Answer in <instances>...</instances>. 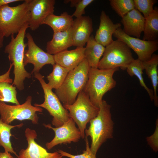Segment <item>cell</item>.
<instances>
[{
    "instance_id": "obj_1",
    "label": "cell",
    "mask_w": 158,
    "mask_h": 158,
    "mask_svg": "<svg viewBox=\"0 0 158 158\" xmlns=\"http://www.w3.org/2000/svg\"><path fill=\"white\" fill-rule=\"evenodd\" d=\"M97 115L90 121V125L85 131V136L91 140L90 149L96 155L102 144L113 137L114 122L111 118V106L103 100L99 106Z\"/></svg>"
},
{
    "instance_id": "obj_8",
    "label": "cell",
    "mask_w": 158,
    "mask_h": 158,
    "mask_svg": "<svg viewBox=\"0 0 158 158\" xmlns=\"http://www.w3.org/2000/svg\"><path fill=\"white\" fill-rule=\"evenodd\" d=\"M34 77L40 82L43 90L44 100L41 104L35 103L34 106L47 110L53 117L51 123L55 127L62 126L70 118L68 111L63 107L59 98L49 87L44 79V76L39 72L33 74Z\"/></svg>"
},
{
    "instance_id": "obj_24",
    "label": "cell",
    "mask_w": 158,
    "mask_h": 158,
    "mask_svg": "<svg viewBox=\"0 0 158 158\" xmlns=\"http://www.w3.org/2000/svg\"><path fill=\"white\" fill-rule=\"evenodd\" d=\"M23 125V123L16 125L7 124L4 122L0 117V146L4 148V152L13 154L18 158V155L13 150L10 140L11 137L13 136L11 131L15 127L20 128Z\"/></svg>"
},
{
    "instance_id": "obj_16",
    "label": "cell",
    "mask_w": 158,
    "mask_h": 158,
    "mask_svg": "<svg viewBox=\"0 0 158 158\" xmlns=\"http://www.w3.org/2000/svg\"><path fill=\"white\" fill-rule=\"evenodd\" d=\"M121 26L119 23H114L105 12L102 11L100 16L99 26L94 37L95 40L106 47L113 41L112 35Z\"/></svg>"
},
{
    "instance_id": "obj_20",
    "label": "cell",
    "mask_w": 158,
    "mask_h": 158,
    "mask_svg": "<svg viewBox=\"0 0 158 158\" xmlns=\"http://www.w3.org/2000/svg\"><path fill=\"white\" fill-rule=\"evenodd\" d=\"M85 48V59L90 68H97L105 47L97 42L93 35H91Z\"/></svg>"
},
{
    "instance_id": "obj_2",
    "label": "cell",
    "mask_w": 158,
    "mask_h": 158,
    "mask_svg": "<svg viewBox=\"0 0 158 158\" xmlns=\"http://www.w3.org/2000/svg\"><path fill=\"white\" fill-rule=\"evenodd\" d=\"M29 28L28 22L26 23L18 33L15 37L11 35V40L5 47L4 52L8 55L10 63L14 66V78L12 85L19 90L24 88V81L26 78H30L31 73L25 70L23 59L25 48L27 45L24 38L27 29Z\"/></svg>"
},
{
    "instance_id": "obj_14",
    "label": "cell",
    "mask_w": 158,
    "mask_h": 158,
    "mask_svg": "<svg viewBox=\"0 0 158 158\" xmlns=\"http://www.w3.org/2000/svg\"><path fill=\"white\" fill-rule=\"evenodd\" d=\"M25 135L28 143L25 149L20 151L18 158H62V156L57 151L48 152L46 149L35 141L37 134L36 131L27 128L25 131Z\"/></svg>"
},
{
    "instance_id": "obj_27",
    "label": "cell",
    "mask_w": 158,
    "mask_h": 158,
    "mask_svg": "<svg viewBox=\"0 0 158 158\" xmlns=\"http://www.w3.org/2000/svg\"><path fill=\"white\" fill-rule=\"evenodd\" d=\"M16 87L6 82H0V101L20 104L17 98Z\"/></svg>"
},
{
    "instance_id": "obj_13",
    "label": "cell",
    "mask_w": 158,
    "mask_h": 158,
    "mask_svg": "<svg viewBox=\"0 0 158 158\" xmlns=\"http://www.w3.org/2000/svg\"><path fill=\"white\" fill-rule=\"evenodd\" d=\"M55 3L54 0H29L28 23L31 30L37 29L48 16L54 13Z\"/></svg>"
},
{
    "instance_id": "obj_9",
    "label": "cell",
    "mask_w": 158,
    "mask_h": 158,
    "mask_svg": "<svg viewBox=\"0 0 158 158\" xmlns=\"http://www.w3.org/2000/svg\"><path fill=\"white\" fill-rule=\"evenodd\" d=\"M32 99L31 96H29L23 104L15 105H8L0 101V117L1 120L8 124L15 120L21 121L26 120L31 121L33 124H37L39 117L37 112H42L43 109L32 106Z\"/></svg>"
},
{
    "instance_id": "obj_35",
    "label": "cell",
    "mask_w": 158,
    "mask_h": 158,
    "mask_svg": "<svg viewBox=\"0 0 158 158\" xmlns=\"http://www.w3.org/2000/svg\"><path fill=\"white\" fill-rule=\"evenodd\" d=\"M0 158H14L10 153L0 152Z\"/></svg>"
},
{
    "instance_id": "obj_23",
    "label": "cell",
    "mask_w": 158,
    "mask_h": 158,
    "mask_svg": "<svg viewBox=\"0 0 158 158\" xmlns=\"http://www.w3.org/2000/svg\"><path fill=\"white\" fill-rule=\"evenodd\" d=\"M143 40H157L158 38V8L155 6L153 12L145 18Z\"/></svg>"
},
{
    "instance_id": "obj_36",
    "label": "cell",
    "mask_w": 158,
    "mask_h": 158,
    "mask_svg": "<svg viewBox=\"0 0 158 158\" xmlns=\"http://www.w3.org/2000/svg\"><path fill=\"white\" fill-rule=\"evenodd\" d=\"M4 37L3 33L0 30V49L3 46Z\"/></svg>"
},
{
    "instance_id": "obj_7",
    "label": "cell",
    "mask_w": 158,
    "mask_h": 158,
    "mask_svg": "<svg viewBox=\"0 0 158 158\" xmlns=\"http://www.w3.org/2000/svg\"><path fill=\"white\" fill-rule=\"evenodd\" d=\"M98 66L100 69L120 68L125 70L134 59L130 49L125 43L117 39L105 47Z\"/></svg>"
},
{
    "instance_id": "obj_11",
    "label": "cell",
    "mask_w": 158,
    "mask_h": 158,
    "mask_svg": "<svg viewBox=\"0 0 158 158\" xmlns=\"http://www.w3.org/2000/svg\"><path fill=\"white\" fill-rule=\"evenodd\" d=\"M27 39L26 44L28 49L25 51L23 63L25 66L29 63L34 66L31 74L39 73L44 65L55 63L53 55L45 52L35 42L29 32L25 35Z\"/></svg>"
},
{
    "instance_id": "obj_17",
    "label": "cell",
    "mask_w": 158,
    "mask_h": 158,
    "mask_svg": "<svg viewBox=\"0 0 158 158\" xmlns=\"http://www.w3.org/2000/svg\"><path fill=\"white\" fill-rule=\"evenodd\" d=\"M145 20L141 13L134 8L122 18V29L128 35L139 38L143 31Z\"/></svg>"
},
{
    "instance_id": "obj_21",
    "label": "cell",
    "mask_w": 158,
    "mask_h": 158,
    "mask_svg": "<svg viewBox=\"0 0 158 158\" xmlns=\"http://www.w3.org/2000/svg\"><path fill=\"white\" fill-rule=\"evenodd\" d=\"M72 17L66 12L62 13L60 16L52 13L48 16L42 21L41 25L46 24L49 26L54 32L63 31L72 27L74 20Z\"/></svg>"
},
{
    "instance_id": "obj_29",
    "label": "cell",
    "mask_w": 158,
    "mask_h": 158,
    "mask_svg": "<svg viewBox=\"0 0 158 158\" xmlns=\"http://www.w3.org/2000/svg\"><path fill=\"white\" fill-rule=\"evenodd\" d=\"M135 8L140 13L142 12L143 16L147 18L153 11V6L157 1L156 0H133Z\"/></svg>"
},
{
    "instance_id": "obj_15",
    "label": "cell",
    "mask_w": 158,
    "mask_h": 158,
    "mask_svg": "<svg viewBox=\"0 0 158 158\" xmlns=\"http://www.w3.org/2000/svg\"><path fill=\"white\" fill-rule=\"evenodd\" d=\"M71 30L72 46L84 47L93 31L92 19L88 16L76 18Z\"/></svg>"
},
{
    "instance_id": "obj_28",
    "label": "cell",
    "mask_w": 158,
    "mask_h": 158,
    "mask_svg": "<svg viewBox=\"0 0 158 158\" xmlns=\"http://www.w3.org/2000/svg\"><path fill=\"white\" fill-rule=\"evenodd\" d=\"M109 1L112 9L121 18L135 8L133 0H110Z\"/></svg>"
},
{
    "instance_id": "obj_6",
    "label": "cell",
    "mask_w": 158,
    "mask_h": 158,
    "mask_svg": "<svg viewBox=\"0 0 158 158\" xmlns=\"http://www.w3.org/2000/svg\"><path fill=\"white\" fill-rule=\"evenodd\" d=\"M68 111L70 118L77 125L81 138H85L87 123L98 114L99 108L94 105L83 90L78 94L75 102L71 105H63Z\"/></svg>"
},
{
    "instance_id": "obj_34",
    "label": "cell",
    "mask_w": 158,
    "mask_h": 158,
    "mask_svg": "<svg viewBox=\"0 0 158 158\" xmlns=\"http://www.w3.org/2000/svg\"><path fill=\"white\" fill-rule=\"evenodd\" d=\"M23 1L20 0H0V7L8 5L11 3L19 1Z\"/></svg>"
},
{
    "instance_id": "obj_18",
    "label": "cell",
    "mask_w": 158,
    "mask_h": 158,
    "mask_svg": "<svg viewBox=\"0 0 158 158\" xmlns=\"http://www.w3.org/2000/svg\"><path fill=\"white\" fill-rule=\"evenodd\" d=\"M84 51L85 47H78L59 53L53 55L55 63L71 71L85 58Z\"/></svg>"
},
{
    "instance_id": "obj_25",
    "label": "cell",
    "mask_w": 158,
    "mask_h": 158,
    "mask_svg": "<svg viewBox=\"0 0 158 158\" xmlns=\"http://www.w3.org/2000/svg\"><path fill=\"white\" fill-rule=\"evenodd\" d=\"M52 72L47 76L49 87L52 89L59 88L64 81L68 73L71 71L60 65L55 63L52 65Z\"/></svg>"
},
{
    "instance_id": "obj_31",
    "label": "cell",
    "mask_w": 158,
    "mask_h": 158,
    "mask_svg": "<svg viewBox=\"0 0 158 158\" xmlns=\"http://www.w3.org/2000/svg\"><path fill=\"white\" fill-rule=\"evenodd\" d=\"M94 1L93 0H79L75 6V11L71 16L76 18L82 16L85 13V8Z\"/></svg>"
},
{
    "instance_id": "obj_33",
    "label": "cell",
    "mask_w": 158,
    "mask_h": 158,
    "mask_svg": "<svg viewBox=\"0 0 158 158\" xmlns=\"http://www.w3.org/2000/svg\"><path fill=\"white\" fill-rule=\"evenodd\" d=\"M13 66L12 63H10V66L7 71L4 74L0 75V82H6L10 84L12 83L13 80L10 78V74Z\"/></svg>"
},
{
    "instance_id": "obj_32",
    "label": "cell",
    "mask_w": 158,
    "mask_h": 158,
    "mask_svg": "<svg viewBox=\"0 0 158 158\" xmlns=\"http://www.w3.org/2000/svg\"><path fill=\"white\" fill-rule=\"evenodd\" d=\"M148 145L155 152L158 151V119L156 122V128L153 133L146 138Z\"/></svg>"
},
{
    "instance_id": "obj_5",
    "label": "cell",
    "mask_w": 158,
    "mask_h": 158,
    "mask_svg": "<svg viewBox=\"0 0 158 158\" xmlns=\"http://www.w3.org/2000/svg\"><path fill=\"white\" fill-rule=\"evenodd\" d=\"M29 0L11 7L8 4L0 7V30L4 37L18 33L30 18Z\"/></svg>"
},
{
    "instance_id": "obj_10",
    "label": "cell",
    "mask_w": 158,
    "mask_h": 158,
    "mask_svg": "<svg viewBox=\"0 0 158 158\" xmlns=\"http://www.w3.org/2000/svg\"><path fill=\"white\" fill-rule=\"evenodd\" d=\"M113 35L133 49L137 54L138 59L142 62L149 59L158 49V40L147 41L130 36L126 34L121 27L116 30Z\"/></svg>"
},
{
    "instance_id": "obj_4",
    "label": "cell",
    "mask_w": 158,
    "mask_h": 158,
    "mask_svg": "<svg viewBox=\"0 0 158 158\" xmlns=\"http://www.w3.org/2000/svg\"><path fill=\"white\" fill-rule=\"evenodd\" d=\"M90 68L85 58L69 72L61 85L55 90V94L63 105H71L75 102L86 84Z\"/></svg>"
},
{
    "instance_id": "obj_19",
    "label": "cell",
    "mask_w": 158,
    "mask_h": 158,
    "mask_svg": "<svg viewBox=\"0 0 158 158\" xmlns=\"http://www.w3.org/2000/svg\"><path fill=\"white\" fill-rule=\"evenodd\" d=\"M72 46L71 27L64 31L54 32L53 37L47 43V52L54 55Z\"/></svg>"
},
{
    "instance_id": "obj_30",
    "label": "cell",
    "mask_w": 158,
    "mask_h": 158,
    "mask_svg": "<svg viewBox=\"0 0 158 158\" xmlns=\"http://www.w3.org/2000/svg\"><path fill=\"white\" fill-rule=\"evenodd\" d=\"M85 137L86 148L82 154L74 155L60 149H58L57 151L63 157H65L69 158H96V155L93 153L90 149L87 137L85 136Z\"/></svg>"
},
{
    "instance_id": "obj_26",
    "label": "cell",
    "mask_w": 158,
    "mask_h": 158,
    "mask_svg": "<svg viewBox=\"0 0 158 158\" xmlns=\"http://www.w3.org/2000/svg\"><path fill=\"white\" fill-rule=\"evenodd\" d=\"M126 70L128 74L130 76L135 75L138 78L140 85L146 90L151 100L153 101L154 98L153 91L147 86L143 78L142 75L144 68L142 61L138 59H134L127 66Z\"/></svg>"
},
{
    "instance_id": "obj_22",
    "label": "cell",
    "mask_w": 158,
    "mask_h": 158,
    "mask_svg": "<svg viewBox=\"0 0 158 158\" xmlns=\"http://www.w3.org/2000/svg\"><path fill=\"white\" fill-rule=\"evenodd\" d=\"M144 70L150 79L153 88V100L154 105L158 106V97L157 95V87L158 84V55L153 54L148 60L143 61Z\"/></svg>"
},
{
    "instance_id": "obj_12",
    "label": "cell",
    "mask_w": 158,
    "mask_h": 158,
    "mask_svg": "<svg viewBox=\"0 0 158 158\" xmlns=\"http://www.w3.org/2000/svg\"><path fill=\"white\" fill-rule=\"evenodd\" d=\"M43 125L46 128L52 130L55 133V136L53 139L45 144L46 147L48 150L59 144L77 142L81 138L79 130L71 118L58 127H53L50 124L44 123Z\"/></svg>"
},
{
    "instance_id": "obj_3",
    "label": "cell",
    "mask_w": 158,
    "mask_h": 158,
    "mask_svg": "<svg viewBox=\"0 0 158 158\" xmlns=\"http://www.w3.org/2000/svg\"><path fill=\"white\" fill-rule=\"evenodd\" d=\"M118 69L90 68L88 79L83 90L97 107L99 108L104 95L116 86V82L113 76Z\"/></svg>"
}]
</instances>
